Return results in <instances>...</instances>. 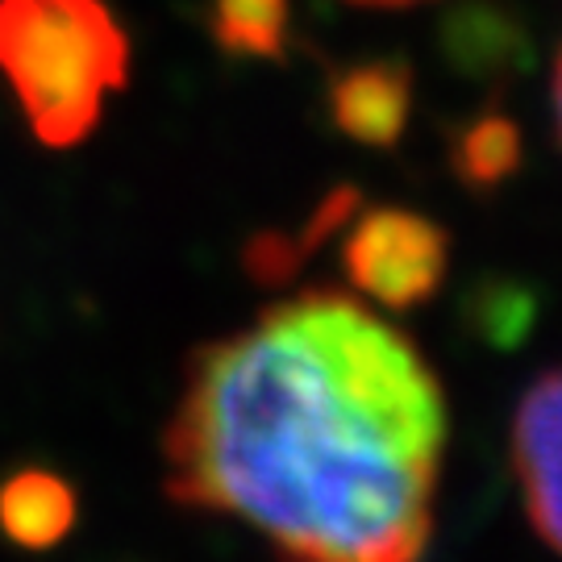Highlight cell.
<instances>
[{"mask_svg": "<svg viewBox=\"0 0 562 562\" xmlns=\"http://www.w3.org/2000/svg\"><path fill=\"white\" fill-rule=\"evenodd\" d=\"M446 450L438 375L341 292H301L188 362L167 496L255 525L280 562H422Z\"/></svg>", "mask_w": 562, "mask_h": 562, "instance_id": "6da1fadb", "label": "cell"}, {"mask_svg": "<svg viewBox=\"0 0 562 562\" xmlns=\"http://www.w3.org/2000/svg\"><path fill=\"white\" fill-rule=\"evenodd\" d=\"M0 76L34 138L67 150L130 80V38L104 0H0Z\"/></svg>", "mask_w": 562, "mask_h": 562, "instance_id": "7a4b0ae2", "label": "cell"}, {"mask_svg": "<svg viewBox=\"0 0 562 562\" xmlns=\"http://www.w3.org/2000/svg\"><path fill=\"white\" fill-rule=\"evenodd\" d=\"M346 280L387 308L429 301L450 267V238L438 222L408 209L362 213L341 246Z\"/></svg>", "mask_w": 562, "mask_h": 562, "instance_id": "3957f363", "label": "cell"}, {"mask_svg": "<svg viewBox=\"0 0 562 562\" xmlns=\"http://www.w3.org/2000/svg\"><path fill=\"white\" fill-rule=\"evenodd\" d=\"M513 471L538 538L562 554V367L546 371L517 404Z\"/></svg>", "mask_w": 562, "mask_h": 562, "instance_id": "277c9868", "label": "cell"}, {"mask_svg": "<svg viewBox=\"0 0 562 562\" xmlns=\"http://www.w3.org/2000/svg\"><path fill=\"white\" fill-rule=\"evenodd\" d=\"M413 113V71L404 59L350 63L329 83V117L341 134L371 150L396 146Z\"/></svg>", "mask_w": 562, "mask_h": 562, "instance_id": "5b68a950", "label": "cell"}, {"mask_svg": "<svg viewBox=\"0 0 562 562\" xmlns=\"http://www.w3.org/2000/svg\"><path fill=\"white\" fill-rule=\"evenodd\" d=\"M80 517L76 487L59 471L21 467L0 480V533L18 550H50L59 546Z\"/></svg>", "mask_w": 562, "mask_h": 562, "instance_id": "8992f818", "label": "cell"}, {"mask_svg": "<svg viewBox=\"0 0 562 562\" xmlns=\"http://www.w3.org/2000/svg\"><path fill=\"white\" fill-rule=\"evenodd\" d=\"M450 167L467 188L492 192L521 167V130L504 113H480L450 142Z\"/></svg>", "mask_w": 562, "mask_h": 562, "instance_id": "52a82bcc", "label": "cell"}, {"mask_svg": "<svg viewBox=\"0 0 562 562\" xmlns=\"http://www.w3.org/2000/svg\"><path fill=\"white\" fill-rule=\"evenodd\" d=\"M209 30L225 55L280 59L288 46V0H213Z\"/></svg>", "mask_w": 562, "mask_h": 562, "instance_id": "ba28073f", "label": "cell"}, {"mask_svg": "<svg viewBox=\"0 0 562 562\" xmlns=\"http://www.w3.org/2000/svg\"><path fill=\"white\" fill-rule=\"evenodd\" d=\"M554 113H559V134H562V50H559V67H554Z\"/></svg>", "mask_w": 562, "mask_h": 562, "instance_id": "9c48e42d", "label": "cell"}, {"mask_svg": "<svg viewBox=\"0 0 562 562\" xmlns=\"http://www.w3.org/2000/svg\"><path fill=\"white\" fill-rule=\"evenodd\" d=\"M355 4H383V9H396V4H417V0H355Z\"/></svg>", "mask_w": 562, "mask_h": 562, "instance_id": "30bf717a", "label": "cell"}]
</instances>
